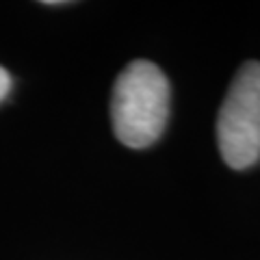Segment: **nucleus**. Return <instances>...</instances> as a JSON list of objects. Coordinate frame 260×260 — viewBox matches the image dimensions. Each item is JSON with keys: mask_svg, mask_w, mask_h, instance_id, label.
Returning <instances> with one entry per match:
<instances>
[{"mask_svg": "<svg viewBox=\"0 0 260 260\" xmlns=\"http://www.w3.org/2000/svg\"><path fill=\"white\" fill-rule=\"evenodd\" d=\"M217 141L225 165L247 169L260 160V63H243L217 119Z\"/></svg>", "mask_w": 260, "mask_h": 260, "instance_id": "f03ea898", "label": "nucleus"}, {"mask_svg": "<svg viewBox=\"0 0 260 260\" xmlns=\"http://www.w3.org/2000/svg\"><path fill=\"white\" fill-rule=\"evenodd\" d=\"M9 91H11V76L5 68H0V102L5 100Z\"/></svg>", "mask_w": 260, "mask_h": 260, "instance_id": "7ed1b4c3", "label": "nucleus"}, {"mask_svg": "<svg viewBox=\"0 0 260 260\" xmlns=\"http://www.w3.org/2000/svg\"><path fill=\"white\" fill-rule=\"evenodd\" d=\"M169 80L152 61L126 65L113 87L111 119L117 139L141 150L158 139L169 117Z\"/></svg>", "mask_w": 260, "mask_h": 260, "instance_id": "f257e3e1", "label": "nucleus"}]
</instances>
